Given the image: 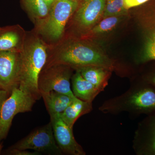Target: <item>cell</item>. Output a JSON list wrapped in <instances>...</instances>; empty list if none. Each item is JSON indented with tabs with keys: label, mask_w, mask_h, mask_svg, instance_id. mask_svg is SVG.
Listing matches in <instances>:
<instances>
[{
	"label": "cell",
	"mask_w": 155,
	"mask_h": 155,
	"mask_svg": "<svg viewBox=\"0 0 155 155\" xmlns=\"http://www.w3.org/2000/svg\"><path fill=\"white\" fill-rule=\"evenodd\" d=\"M48 49L49 45L34 29L26 32L20 52L19 88L30 94L37 100L41 97L38 87V77L46 63Z\"/></svg>",
	"instance_id": "obj_1"
},
{
	"label": "cell",
	"mask_w": 155,
	"mask_h": 155,
	"mask_svg": "<svg viewBox=\"0 0 155 155\" xmlns=\"http://www.w3.org/2000/svg\"><path fill=\"white\" fill-rule=\"evenodd\" d=\"M109 68L100 66H90L77 69L86 80L95 87L100 92L107 85Z\"/></svg>",
	"instance_id": "obj_15"
},
{
	"label": "cell",
	"mask_w": 155,
	"mask_h": 155,
	"mask_svg": "<svg viewBox=\"0 0 155 155\" xmlns=\"http://www.w3.org/2000/svg\"><path fill=\"white\" fill-rule=\"evenodd\" d=\"M42 1L51 8V6L53 5V3L56 0H42Z\"/></svg>",
	"instance_id": "obj_25"
},
{
	"label": "cell",
	"mask_w": 155,
	"mask_h": 155,
	"mask_svg": "<svg viewBox=\"0 0 155 155\" xmlns=\"http://www.w3.org/2000/svg\"><path fill=\"white\" fill-rule=\"evenodd\" d=\"M76 71L72 77V92L78 98L92 102L101 92L86 80L79 71Z\"/></svg>",
	"instance_id": "obj_14"
},
{
	"label": "cell",
	"mask_w": 155,
	"mask_h": 155,
	"mask_svg": "<svg viewBox=\"0 0 155 155\" xmlns=\"http://www.w3.org/2000/svg\"><path fill=\"white\" fill-rule=\"evenodd\" d=\"M37 100L19 87L14 89L0 110V140L8 136L14 117L19 113L30 112Z\"/></svg>",
	"instance_id": "obj_4"
},
{
	"label": "cell",
	"mask_w": 155,
	"mask_h": 155,
	"mask_svg": "<svg viewBox=\"0 0 155 155\" xmlns=\"http://www.w3.org/2000/svg\"><path fill=\"white\" fill-rule=\"evenodd\" d=\"M127 10L125 0H107L103 17L104 18L112 16L117 17L124 14Z\"/></svg>",
	"instance_id": "obj_19"
},
{
	"label": "cell",
	"mask_w": 155,
	"mask_h": 155,
	"mask_svg": "<svg viewBox=\"0 0 155 155\" xmlns=\"http://www.w3.org/2000/svg\"><path fill=\"white\" fill-rule=\"evenodd\" d=\"M72 69L64 64L45 66L38 77V87L40 93L54 91L75 97L70 86Z\"/></svg>",
	"instance_id": "obj_5"
},
{
	"label": "cell",
	"mask_w": 155,
	"mask_h": 155,
	"mask_svg": "<svg viewBox=\"0 0 155 155\" xmlns=\"http://www.w3.org/2000/svg\"><path fill=\"white\" fill-rule=\"evenodd\" d=\"M155 61V26L148 31L140 58L142 63Z\"/></svg>",
	"instance_id": "obj_18"
},
{
	"label": "cell",
	"mask_w": 155,
	"mask_h": 155,
	"mask_svg": "<svg viewBox=\"0 0 155 155\" xmlns=\"http://www.w3.org/2000/svg\"><path fill=\"white\" fill-rule=\"evenodd\" d=\"M71 1H73V2H78L80 4L81 2H82L83 0H71Z\"/></svg>",
	"instance_id": "obj_26"
},
{
	"label": "cell",
	"mask_w": 155,
	"mask_h": 155,
	"mask_svg": "<svg viewBox=\"0 0 155 155\" xmlns=\"http://www.w3.org/2000/svg\"><path fill=\"white\" fill-rule=\"evenodd\" d=\"M26 32L19 25L0 27V51H21Z\"/></svg>",
	"instance_id": "obj_10"
},
{
	"label": "cell",
	"mask_w": 155,
	"mask_h": 155,
	"mask_svg": "<svg viewBox=\"0 0 155 155\" xmlns=\"http://www.w3.org/2000/svg\"><path fill=\"white\" fill-rule=\"evenodd\" d=\"M64 64L75 70L87 66H100L110 68L111 62L107 57L84 42L66 41L61 38L49 45L48 57L45 66Z\"/></svg>",
	"instance_id": "obj_2"
},
{
	"label": "cell",
	"mask_w": 155,
	"mask_h": 155,
	"mask_svg": "<svg viewBox=\"0 0 155 155\" xmlns=\"http://www.w3.org/2000/svg\"><path fill=\"white\" fill-rule=\"evenodd\" d=\"M10 148L33 150L41 153H44L50 155L62 154L55 139L51 122L33 130Z\"/></svg>",
	"instance_id": "obj_6"
},
{
	"label": "cell",
	"mask_w": 155,
	"mask_h": 155,
	"mask_svg": "<svg viewBox=\"0 0 155 155\" xmlns=\"http://www.w3.org/2000/svg\"><path fill=\"white\" fill-rule=\"evenodd\" d=\"M107 0H83L75 11L74 21L81 29L94 25L104 14Z\"/></svg>",
	"instance_id": "obj_9"
},
{
	"label": "cell",
	"mask_w": 155,
	"mask_h": 155,
	"mask_svg": "<svg viewBox=\"0 0 155 155\" xmlns=\"http://www.w3.org/2000/svg\"><path fill=\"white\" fill-rule=\"evenodd\" d=\"M146 84L132 94L128 103L137 113L151 115L155 113V90L149 84Z\"/></svg>",
	"instance_id": "obj_11"
},
{
	"label": "cell",
	"mask_w": 155,
	"mask_h": 155,
	"mask_svg": "<svg viewBox=\"0 0 155 155\" xmlns=\"http://www.w3.org/2000/svg\"><path fill=\"white\" fill-rule=\"evenodd\" d=\"M79 4L71 0H56L48 16L35 25L34 30L49 45L56 43L64 36L66 25Z\"/></svg>",
	"instance_id": "obj_3"
},
{
	"label": "cell",
	"mask_w": 155,
	"mask_h": 155,
	"mask_svg": "<svg viewBox=\"0 0 155 155\" xmlns=\"http://www.w3.org/2000/svg\"><path fill=\"white\" fill-rule=\"evenodd\" d=\"M6 154L10 155H41V153L34 151L31 152L27 150H19L17 149L9 148L6 150Z\"/></svg>",
	"instance_id": "obj_21"
},
{
	"label": "cell",
	"mask_w": 155,
	"mask_h": 155,
	"mask_svg": "<svg viewBox=\"0 0 155 155\" xmlns=\"http://www.w3.org/2000/svg\"><path fill=\"white\" fill-rule=\"evenodd\" d=\"M51 123L56 143L62 153L70 155H84L85 152L78 143L72 128L62 119L61 114L50 115Z\"/></svg>",
	"instance_id": "obj_8"
},
{
	"label": "cell",
	"mask_w": 155,
	"mask_h": 155,
	"mask_svg": "<svg viewBox=\"0 0 155 155\" xmlns=\"http://www.w3.org/2000/svg\"><path fill=\"white\" fill-rule=\"evenodd\" d=\"M35 25L46 17L51 8L42 0H21Z\"/></svg>",
	"instance_id": "obj_17"
},
{
	"label": "cell",
	"mask_w": 155,
	"mask_h": 155,
	"mask_svg": "<svg viewBox=\"0 0 155 155\" xmlns=\"http://www.w3.org/2000/svg\"><path fill=\"white\" fill-rule=\"evenodd\" d=\"M139 143V153L155 155V113L150 115L142 124Z\"/></svg>",
	"instance_id": "obj_12"
},
{
	"label": "cell",
	"mask_w": 155,
	"mask_h": 155,
	"mask_svg": "<svg viewBox=\"0 0 155 155\" xmlns=\"http://www.w3.org/2000/svg\"><path fill=\"white\" fill-rule=\"evenodd\" d=\"M11 94L9 93L8 91L0 89V110L2 108L3 103L5 101Z\"/></svg>",
	"instance_id": "obj_23"
},
{
	"label": "cell",
	"mask_w": 155,
	"mask_h": 155,
	"mask_svg": "<svg viewBox=\"0 0 155 155\" xmlns=\"http://www.w3.org/2000/svg\"><path fill=\"white\" fill-rule=\"evenodd\" d=\"M147 83L149 84L155 90V73L147 79Z\"/></svg>",
	"instance_id": "obj_24"
},
{
	"label": "cell",
	"mask_w": 155,
	"mask_h": 155,
	"mask_svg": "<svg viewBox=\"0 0 155 155\" xmlns=\"http://www.w3.org/2000/svg\"><path fill=\"white\" fill-rule=\"evenodd\" d=\"M20 52L0 51V89L10 94L19 85Z\"/></svg>",
	"instance_id": "obj_7"
},
{
	"label": "cell",
	"mask_w": 155,
	"mask_h": 155,
	"mask_svg": "<svg viewBox=\"0 0 155 155\" xmlns=\"http://www.w3.org/2000/svg\"><path fill=\"white\" fill-rule=\"evenodd\" d=\"M119 20V18L117 16L106 17L91 29V32L101 34L110 31L116 26Z\"/></svg>",
	"instance_id": "obj_20"
},
{
	"label": "cell",
	"mask_w": 155,
	"mask_h": 155,
	"mask_svg": "<svg viewBox=\"0 0 155 155\" xmlns=\"http://www.w3.org/2000/svg\"><path fill=\"white\" fill-rule=\"evenodd\" d=\"M149 0H125V7L127 9L140 5Z\"/></svg>",
	"instance_id": "obj_22"
},
{
	"label": "cell",
	"mask_w": 155,
	"mask_h": 155,
	"mask_svg": "<svg viewBox=\"0 0 155 155\" xmlns=\"http://www.w3.org/2000/svg\"><path fill=\"white\" fill-rule=\"evenodd\" d=\"M41 94L50 115L62 114L76 97L54 91Z\"/></svg>",
	"instance_id": "obj_13"
},
{
	"label": "cell",
	"mask_w": 155,
	"mask_h": 155,
	"mask_svg": "<svg viewBox=\"0 0 155 155\" xmlns=\"http://www.w3.org/2000/svg\"><path fill=\"white\" fill-rule=\"evenodd\" d=\"M1 140H0V155H1V153H2V145L1 143Z\"/></svg>",
	"instance_id": "obj_27"
},
{
	"label": "cell",
	"mask_w": 155,
	"mask_h": 155,
	"mask_svg": "<svg viewBox=\"0 0 155 155\" xmlns=\"http://www.w3.org/2000/svg\"><path fill=\"white\" fill-rule=\"evenodd\" d=\"M92 109V102L82 101L76 97L61 114V116L66 124L73 128L76 120L80 116L89 113Z\"/></svg>",
	"instance_id": "obj_16"
}]
</instances>
